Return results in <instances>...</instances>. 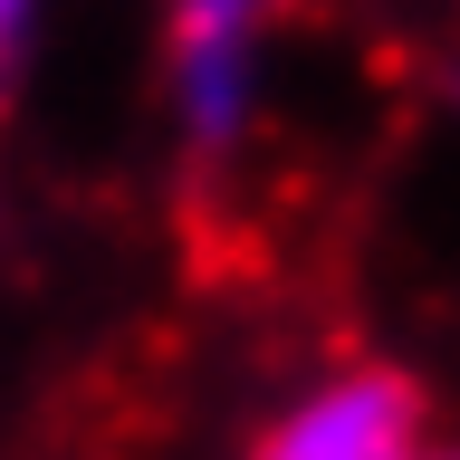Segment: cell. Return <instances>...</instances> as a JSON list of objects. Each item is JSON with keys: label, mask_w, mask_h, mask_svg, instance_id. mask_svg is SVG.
Listing matches in <instances>:
<instances>
[{"label": "cell", "mask_w": 460, "mask_h": 460, "mask_svg": "<svg viewBox=\"0 0 460 460\" xmlns=\"http://www.w3.org/2000/svg\"><path fill=\"white\" fill-rule=\"evenodd\" d=\"M250 460H460V441L422 422L412 384L345 365V374H316L307 394H288Z\"/></svg>", "instance_id": "7a4b0ae2"}, {"label": "cell", "mask_w": 460, "mask_h": 460, "mask_svg": "<svg viewBox=\"0 0 460 460\" xmlns=\"http://www.w3.org/2000/svg\"><path fill=\"white\" fill-rule=\"evenodd\" d=\"M279 0H172L164 20V86L192 154H230L259 115V39Z\"/></svg>", "instance_id": "6da1fadb"}, {"label": "cell", "mask_w": 460, "mask_h": 460, "mask_svg": "<svg viewBox=\"0 0 460 460\" xmlns=\"http://www.w3.org/2000/svg\"><path fill=\"white\" fill-rule=\"evenodd\" d=\"M39 10L49 0H0V77L20 67V49H29V29H39Z\"/></svg>", "instance_id": "3957f363"}]
</instances>
